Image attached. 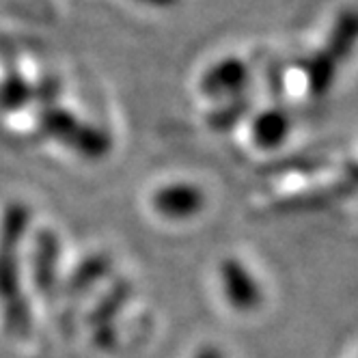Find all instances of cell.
<instances>
[{"mask_svg": "<svg viewBox=\"0 0 358 358\" xmlns=\"http://www.w3.org/2000/svg\"><path fill=\"white\" fill-rule=\"evenodd\" d=\"M29 210L24 206H9L0 227V298L5 304L7 326L24 335L29 330L31 315L27 300L20 289V270H17V246L29 229Z\"/></svg>", "mask_w": 358, "mask_h": 358, "instance_id": "6da1fadb", "label": "cell"}, {"mask_svg": "<svg viewBox=\"0 0 358 358\" xmlns=\"http://www.w3.org/2000/svg\"><path fill=\"white\" fill-rule=\"evenodd\" d=\"M39 127L50 138L67 145L71 151L80 153L83 158H89V160H99L108 156L113 147L110 136L101 130V127L85 123L69 110L59 108V106L41 108Z\"/></svg>", "mask_w": 358, "mask_h": 358, "instance_id": "7a4b0ae2", "label": "cell"}, {"mask_svg": "<svg viewBox=\"0 0 358 358\" xmlns=\"http://www.w3.org/2000/svg\"><path fill=\"white\" fill-rule=\"evenodd\" d=\"M220 285L227 304H231L236 311L248 313L262 304L264 296L257 278L252 276L248 266H244L236 257H229L220 264Z\"/></svg>", "mask_w": 358, "mask_h": 358, "instance_id": "3957f363", "label": "cell"}, {"mask_svg": "<svg viewBox=\"0 0 358 358\" xmlns=\"http://www.w3.org/2000/svg\"><path fill=\"white\" fill-rule=\"evenodd\" d=\"M151 206L162 218L190 220L206 208V194L192 184H169L153 192Z\"/></svg>", "mask_w": 358, "mask_h": 358, "instance_id": "277c9868", "label": "cell"}, {"mask_svg": "<svg viewBox=\"0 0 358 358\" xmlns=\"http://www.w3.org/2000/svg\"><path fill=\"white\" fill-rule=\"evenodd\" d=\"M132 296V285L127 280H117L113 285V289L108 292V296L101 298V302L97 304V309L91 315L93 328H95V343L99 348H110L115 345L117 332L113 326L115 315L121 311V306L130 300Z\"/></svg>", "mask_w": 358, "mask_h": 358, "instance_id": "5b68a950", "label": "cell"}, {"mask_svg": "<svg viewBox=\"0 0 358 358\" xmlns=\"http://www.w3.org/2000/svg\"><path fill=\"white\" fill-rule=\"evenodd\" d=\"M57 264H59V240L52 231H41L37 236V248L33 257L35 285L41 294H52L57 287Z\"/></svg>", "mask_w": 358, "mask_h": 358, "instance_id": "8992f818", "label": "cell"}, {"mask_svg": "<svg viewBox=\"0 0 358 358\" xmlns=\"http://www.w3.org/2000/svg\"><path fill=\"white\" fill-rule=\"evenodd\" d=\"M110 270V259L106 255H91L87 257L76 272L67 278V285H65V292L67 294H73L78 296L83 292H87L89 287H93L97 280H101Z\"/></svg>", "mask_w": 358, "mask_h": 358, "instance_id": "52a82bcc", "label": "cell"}, {"mask_svg": "<svg viewBox=\"0 0 358 358\" xmlns=\"http://www.w3.org/2000/svg\"><path fill=\"white\" fill-rule=\"evenodd\" d=\"M31 101H33V85L29 80H24V76L9 73L0 83V108L13 113L29 106Z\"/></svg>", "mask_w": 358, "mask_h": 358, "instance_id": "ba28073f", "label": "cell"}, {"mask_svg": "<svg viewBox=\"0 0 358 358\" xmlns=\"http://www.w3.org/2000/svg\"><path fill=\"white\" fill-rule=\"evenodd\" d=\"M59 95H61V83H59V78H55V76H45V78H41L33 87V99L41 101L43 108L55 106Z\"/></svg>", "mask_w": 358, "mask_h": 358, "instance_id": "9c48e42d", "label": "cell"}, {"mask_svg": "<svg viewBox=\"0 0 358 358\" xmlns=\"http://www.w3.org/2000/svg\"><path fill=\"white\" fill-rule=\"evenodd\" d=\"M194 358H224V354H222V350H218L214 345H206L194 354Z\"/></svg>", "mask_w": 358, "mask_h": 358, "instance_id": "30bf717a", "label": "cell"}, {"mask_svg": "<svg viewBox=\"0 0 358 358\" xmlns=\"http://www.w3.org/2000/svg\"><path fill=\"white\" fill-rule=\"evenodd\" d=\"M138 3H145V5H151V7H171V5L177 3V0H138Z\"/></svg>", "mask_w": 358, "mask_h": 358, "instance_id": "8fae6325", "label": "cell"}]
</instances>
